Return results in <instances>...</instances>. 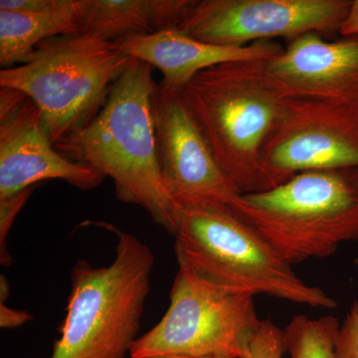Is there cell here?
I'll use <instances>...</instances> for the list:
<instances>
[{
  "mask_svg": "<svg viewBox=\"0 0 358 358\" xmlns=\"http://www.w3.org/2000/svg\"><path fill=\"white\" fill-rule=\"evenodd\" d=\"M155 87L152 66L129 58L95 119L54 145L67 159L112 179L117 199L143 207L174 235L176 207L164 187L157 155Z\"/></svg>",
  "mask_w": 358,
  "mask_h": 358,
  "instance_id": "6da1fadb",
  "label": "cell"
},
{
  "mask_svg": "<svg viewBox=\"0 0 358 358\" xmlns=\"http://www.w3.org/2000/svg\"><path fill=\"white\" fill-rule=\"evenodd\" d=\"M341 36H358V0H352L348 15L339 28Z\"/></svg>",
  "mask_w": 358,
  "mask_h": 358,
  "instance_id": "7402d4cb",
  "label": "cell"
},
{
  "mask_svg": "<svg viewBox=\"0 0 358 358\" xmlns=\"http://www.w3.org/2000/svg\"><path fill=\"white\" fill-rule=\"evenodd\" d=\"M129 60L94 35H63L42 42L25 64L1 69L0 87L35 103L55 145L95 119Z\"/></svg>",
  "mask_w": 358,
  "mask_h": 358,
  "instance_id": "8992f818",
  "label": "cell"
},
{
  "mask_svg": "<svg viewBox=\"0 0 358 358\" xmlns=\"http://www.w3.org/2000/svg\"><path fill=\"white\" fill-rule=\"evenodd\" d=\"M266 61L209 68L182 90L186 107L240 194L265 190L264 148L289 108V98L268 79Z\"/></svg>",
  "mask_w": 358,
  "mask_h": 358,
  "instance_id": "7a4b0ae2",
  "label": "cell"
},
{
  "mask_svg": "<svg viewBox=\"0 0 358 358\" xmlns=\"http://www.w3.org/2000/svg\"><path fill=\"white\" fill-rule=\"evenodd\" d=\"M194 0H80L81 33L106 41L178 27Z\"/></svg>",
  "mask_w": 358,
  "mask_h": 358,
  "instance_id": "5bb4252c",
  "label": "cell"
},
{
  "mask_svg": "<svg viewBox=\"0 0 358 358\" xmlns=\"http://www.w3.org/2000/svg\"><path fill=\"white\" fill-rule=\"evenodd\" d=\"M117 50L157 68L164 75L162 83L176 90L202 71L240 61L268 60L284 46L275 41H260L246 46L206 43L188 36L178 27L148 34H131L112 42Z\"/></svg>",
  "mask_w": 358,
  "mask_h": 358,
  "instance_id": "4fadbf2b",
  "label": "cell"
},
{
  "mask_svg": "<svg viewBox=\"0 0 358 358\" xmlns=\"http://www.w3.org/2000/svg\"><path fill=\"white\" fill-rule=\"evenodd\" d=\"M150 358H227V357H186V355H166V357H150Z\"/></svg>",
  "mask_w": 358,
  "mask_h": 358,
  "instance_id": "cb8c5ba5",
  "label": "cell"
},
{
  "mask_svg": "<svg viewBox=\"0 0 358 358\" xmlns=\"http://www.w3.org/2000/svg\"><path fill=\"white\" fill-rule=\"evenodd\" d=\"M78 33V15L0 10V66L8 69L25 64L45 40Z\"/></svg>",
  "mask_w": 358,
  "mask_h": 358,
  "instance_id": "9a60e30c",
  "label": "cell"
},
{
  "mask_svg": "<svg viewBox=\"0 0 358 358\" xmlns=\"http://www.w3.org/2000/svg\"><path fill=\"white\" fill-rule=\"evenodd\" d=\"M231 207L289 265L326 258L358 239V167L298 173Z\"/></svg>",
  "mask_w": 358,
  "mask_h": 358,
  "instance_id": "5b68a950",
  "label": "cell"
},
{
  "mask_svg": "<svg viewBox=\"0 0 358 358\" xmlns=\"http://www.w3.org/2000/svg\"><path fill=\"white\" fill-rule=\"evenodd\" d=\"M10 285L4 275H0V303H6V301L10 296Z\"/></svg>",
  "mask_w": 358,
  "mask_h": 358,
  "instance_id": "603a6c76",
  "label": "cell"
},
{
  "mask_svg": "<svg viewBox=\"0 0 358 358\" xmlns=\"http://www.w3.org/2000/svg\"><path fill=\"white\" fill-rule=\"evenodd\" d=\"M341 324L333 315L310 319L294 315L284 329L289 358H336V341Z\"/></svg>",
  "mask_w": 358,
  "mask_h": 358,
  "instance_id": "2e32d148",
  "label": "cell"
},
{
  "mask_svg": "<svg viewBox=\"0 0 358 358\" xmlns=\"http://www.w3.org/2000/svg\"><path fill=\"white\" fill-rule=\"evenodd\" d=\"M319 33L301 35L266 61L275 88L293 99L324 101L358 110V36L327 41Z\"/></svg>",
  "mask_w": 358,
  "mask_h": 358,
  "instance_id": "7c38bea8",
  "label": "cell"
},
{
  "mask_svg": "<svg viewBox=\"0 0 358 358\" xmlns=\"http://www.w3.org/2000/svg\"><path fill=\"white\" fill-rule=\"evenodd\" d=\"M35 186L13 196L0 199V263L4 267L13 265V256L7 249V237L13 227L16 216L24 206L30 195L34 192Z\"/></svg>",
  "mask_w": 358,
  "mask_h": 358,
  "instance_id": "ac0fdd59",
  "label": "cell"
},
{
  "mask_svg": "<svg viewBox=\"0 0 358 358\" xmlns=\"http://www.w3.org/2000/svg\"><path fill=\"white\" fill-rule=\"evenodd\" d=\"M33 319L31 313L26 310H14L0 303V327L1 329H15L25 324Z\"/></svg>",
  "mask_w": 358,
  "mask_h": 358,
  "instance_id": "44dd1931",
  "label": "cell"
},
{
  "mask_svg": "<svg viewBox=\"0 0 358 358\" xmlns=\"http://www.w3.org/2000/svg\"><path fill=\"white\" fill-rule=\"evenodd\" d=\"M350 167H358V110L289 98L261 157L265 190L305 171Z\"/></svg>",
  "mask_w": 358,
  "mask_h": 358,
  "instance_id": "9c48e42d",
  "label": "cell"
},
{
  "mask_svg": "<svg viewBox=\"0 0 358 358\" xmlns=\"http://www.w3.org/2000/svg\"><path fill=\"white\" fill-rule=\"evenodd\" d=\"M254 296L219 288L179 266L162 320L131 346V358H242L260 327Z\"/></svg>",
  "mask_w": 358,
  "mask_h": 358,
  "instance_id": "52a82bcc",
  "label": "cell"
},
{
  "mask_svg": "<svg viewBox=\"0 0 358 358\" xmlns=\"http://www.w3.org/2000/svg\"><path fill=\"white\" fill-rule=\"evenodd\" d=\"M285 353L284 331L271 320H262L242 358H282Z\"/></svg>",
  "mask_w": 358,
  "mask_h": 358,
  "instance_id": "e0dca14e",
  "label": "cell"
},
{
  "mask_svg": "<svg viewBox=\"0 0 358 358\" xmlns=\"http://www.w3.org/2000/svg\"><path fill=\"white\" fill-rule=\"evenodd\" d=\"M336 358H358V301H355L339 327Z\"/></svg>",
  "mask_w": 358,
  "mask_h": 358,
  "instance_id": "ffe728a7",
  "label": "cell"
},
{
  "mask_svg": "<svg viewBox=\"0 0 358 358\" xmlns=\"http://www.w3.org/2000/svg\"><path fill=\"white\" fill-rule=\"evenodd\" d=\"M0 10L29 14H71L79 16L80 0H1Z\"/></svg>",
  "mask_w": 358,
  "mask_h": 358,
  "instance_id": "d6986e66",
  "label": "cell"
},
{
  "mask_svg": "<svg viewBox=\"0 0 358 358\" xmlns=\"http://www.w3.org/2000/svg\"><path fill=\"white\" fill-rule=\"evenodd\" d=\"M105 176L56 150L35 103L15 90H0V199L44 180L94 189Z\"/></svg>",
  "mask_w": 358,
  "mask_h": 358,
  "instance_id": "8fae6325",
  "label": "cell"
},
{
  "mask_svg": "<svg viewBox=\"0 0 358 358\" xmlns=\"http://www.w3.org/2000/svg\"><path fill=\"white\" fill-rule=\"evenodd\" d=\"M100 224L117 233L114 261L106 267L86 260L75 264L51 358H124L138 338L155 257L138 238Z\"/></svg>",
  "mask_w": 358,
  "mask_h": 358,
  "instance_id": "3957f363",
  "label": "cell"
},
{
  "mask_svg": "<svg viewBox=\"0 0 358 358\" xmlns=\"http://www.w3.org/2000/svg\"><path fill=\"white\" fill-rule=\"evenodd\" d=\"M173 236L178 266L219 288L312 308L336 307L324 289L303 282L232 207L178 208Z\"/></svg>",
  "mask_w": 358,
  "mask_h": 358,
  "instance_id": "277c9868",
  "label": "cell"
},
{
  "mask_svg": "<svg viewBox=\"0 0 358 358\" xmlns=\"http://www.w3.org/2000/svg\"><path fill=\"white\" fill-rule=\"evenodd\" d=\"M350 6L352 0H201L178 28L223 46L289 41L306 33H338Z\"/></svg>",
  "mask_w": 358,
  "mask_h": 358,
  "instance_id": "ba28073f",
  "label": "cell"
},
{
  "mask_svg": "<svg viewBox=\"0 0 358 358\" xmlns=\"http://www.w3.org/2000/svg\"><path fill=\"white\" fill-rule=\"evenodd\" d=\"M152 106L162 180L176 209L231 207L240 193L186 107L182 90L155 84Z\"/></svg>",
  "mask_w": 358,
  "mask_h": 358,
  "instance_id": "30bf717a",
  "label": "cell"
}]
</instances>
